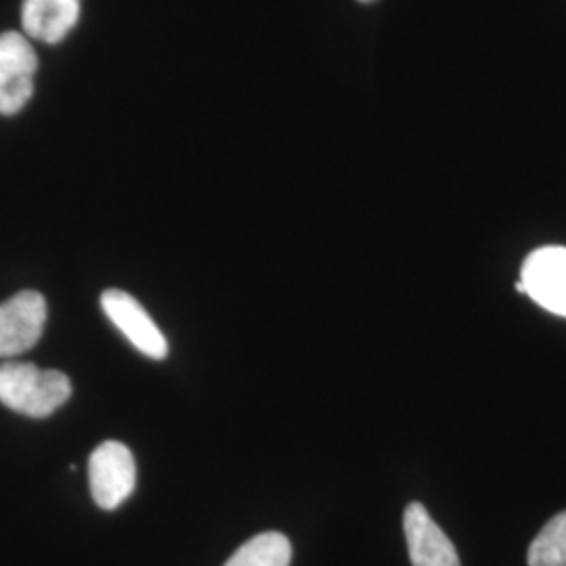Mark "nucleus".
<instances>
[{
  "label": "nucleus",
  "mask_w": 566,
  "mask_h": 566,
  "mask_svg": "<svg viewBox=\"0 0 566 566\" xmlns=\"http://www.w3.org/2000/svg\"><path fill=\"white\" fill-rule=\"evenodd\" d=\"M72 397L70 378L57 369L7 361L0 364V403L28 418H49Z\"/></svg>",
  "instance_id": "nucleus-1"
},
{
  "label": "nucleus",
  "mask_w": 566,
  "mask_h": 566,
  "mask_svg": "<svg viewBox=\"0 0 566 566\" xmlns=\"http://www.w3.org/2000/svg\"><path fill=\"white\" fill-rule=\"evenodd\" d=\"M91 495L102 510L122 506L137 485V464L130 449L118 441H105L88 458Z\"/></svg>",
  "instance_id": "nucleus-2"
},
{
  "label": "nucleus",
  "mask_w": 566,
  "mask_h": 566,
  "mask_svg": "<svg viewBox=\"0 0 566 566\" xmlns=\"http://www.w3.org/2000/svg\"><path fill=\"white\" fill-rule=\"evenodd\" d=\"M39 60L30 41L20 32L0 34V114L13 116L34 95Z\"/></svg>",
  "instance_id": "nucleus-3"
},
{
  "label": "nucleus",
  "mask_w": 566,
  "mask_h": 566,
  "mask_svg": "<svg viewBox=\"0 0 566 566\" xmlns=\"http://www.w3.org/2000/svg\"><path fill=\"white\" fill-rule=\"evenodd\" d=\"M516 290L552 315L566 317V248L547 245L531 252Z\"/></svg>",
  "instance_id": "nucleus-4"
},
{
  "label": "nucleus",
  "mask_w": 566,
  "mask_h": 566,
  "mask_svg": "<svg viewBox=\"0 0 566 566\" xmlns=\"http://www.w3.org/2000/svg\"><path fill=\"white\" fill-rule=\"evenodd\" d=\"M46 324V301L25 290L0 303V357H18L39 343Z\"/></svg>",
  "instance_id": "nucleus-5"
},
{
  "label": "nucleus",
  "mask_w": 566,
  "mask_h": 566,
  "mask_svg": "<svg viewBox=\"0 0 566 566\" xmlns=\"http://www.w3.org/2000/svg\"><path fill=\"white\" fill-rule=\"evenodd\" d=\"M103 313L120 329L130 344L154 361H163L168 355V343L160 327L149 317L137 298L122 290H105L102 294Z\"/></svg>",
  "instance_id": "nucleus-6"
},
{
  "label": "nucleus",
  "mask_w": 566,
  "mask_h": 566,
  "mask_svg": "<svg viewBox=\"0 0 566 566\" xmlns=\"http://www.w3.org/2000/svg\"><path fill=\"white\" fill-rule=\"evenodd\" d=\"M405 539L413 566H462L455 546L420 502L405 507Z\"/></svg>",
  "instance_id": "nucleus-7"
},
{
  "label": "nucleus",
  "mask_w": 566,
  "mask_h": 566,
  "mask_svg": "<svg viewBox=\"0 0 566 566\" xmlns=\"http://www.w3.org/2000/svg\"><path fill=\"white\" fill-rule=\"evenodd\" d=\"M81 18V0H23L21 25L28 39L57 44Z\"/></svg>",
  "instance_id": "nucleus-8"
},
{
  "label": "nucleus",
  "mask_w": 566,
  "mask_h": 566,
  "mask_svg": "<svg viewBox=\"0 0 566 566\" xmlns=\"http://www.w3.org/2000/svg\"><path fill=\"white\" fill-rule=\"evenodd\" d=\"M292 563V544L290 539L269 531L245 542L235 554L224 563V566H290Z\"/></svg>",
  "instance_id": "nucleus-9"
},
{
  "label": "nucleus",
  "mask_w": 566,
  "mask_h": 566,
  "mask_svg": "<svg viewBox=\"0 0 566 566\" xmlns=\"http://www.w3.org/2000/svg\"><path fill=\"white\" fill-rule=\"evenodd\" d=\"M528 566H566V510L547 521L528 547Z\"/></svg>",
  "instance_id": "nucleus-10"
},
{
  "label": "nucleus",
  "mask_w": 566,
  "mask_h": 566,
  "mask_svg": "<svg viewBox=\"0 0 566 566\" xmlns=\"http://www.w3.org/2000/svg\"><path fill=\"white\" fill-rule=\"evenodd\" d=\"M359 2H374V0H359Z\"/></svg>",
  "instance_id": "nucleus-11"
}]
</instances>
